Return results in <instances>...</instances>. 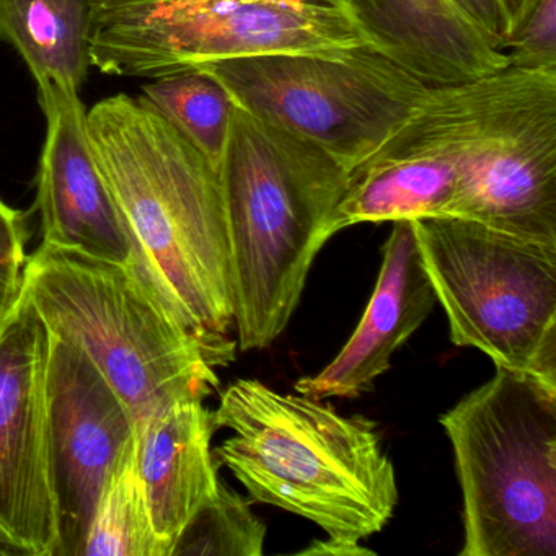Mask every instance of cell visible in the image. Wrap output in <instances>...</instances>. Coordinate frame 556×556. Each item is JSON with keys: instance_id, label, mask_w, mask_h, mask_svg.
I'll list each match as a JSON object with an SVG mask.
<instances>
[{"instance_id": "1", "label": "cell", "mask_w": 556, "mask_h": 556, "mask_svg": "<svg viewBox=\"0 0 556 556\" xmlns=\"http://www.w3.org/2000/svg\"><path fill=\"white\" fill-rule=\"evenodd\" d=\"M435 217L556 247V67L429 86L350 172L337 229Z\"/></svg>"}, {"instance_id": "2", "label": "cell", "mask_w": 556, "mask_h": 556, "mask_svg": "<svg viewBox=\"0 0 556 556\" xmlns=\"http://www.w3.org/2000/svg\"><path fill=\"white\" fill-rule=\"evenodd\" d=\"M87 132L162 298L216 367L230 363L232 260L219 170L142 97L97 103Z\"/></svg>"}, {"instance_id": "3", "label": "cell", "mask_w": 556, "mask_h": 556, "mask_svg": "<svg viewBox=\"0 0 556 556\" xmlns=\"http://www.w3.org/2000/svg\"><path fill=\"white\" fill-rule=\"evenodd\" d=\"M219 178L239 348L265 350L288 327L315 258L338 233L350 172L232 102Z\"/></svg>"}, {"instance_id": "4", "label": "cell", "mask_w": 556, "mask_h": 556, "mask_svg": "<svg viewBox=\"0 0 556 556\" xmlns=\"http://www.w3.org/2000/svg\"><path fill=\"white\" fill-rule=\"evenodd\" d=\"M213 422L232 431L216 448L217 460L255 503L353 542L392 519L395 468L376 425L364 416H343L321 400L239 379L224 390Z\"/></svg>"}, {"instance_id": "5", "label": "cell", "mask_w": 556, "mask_h": 556, "mask_svg": "<svg viewBox=\"0 0 556 556\" xmlns=\"http://www.w3.org/2000/svg\"><path fill=\"white\" fill-rule=\"evenodd\" d=\"M25 292L53 337L83 351L135 422L219 387L216 364L161 295L126 266L38 247Z\"/></svg>"}, {"instance_id": "6", "label": "cell", "mask_w": 556, "mask_h": 556, "mask_svg": "<svg viewBox=\"0 0 556 556\" xmlns=\"http://www.w3.org/2000/svg\"><path fill=\"white\" fill-rule=\"evenodd\" d=\"M464 500L460 556H556V387L496 367L439 418Z\"/></svg>"}, {"instance_id": "7", "label": "cell", "mask_w": 556, "mask_h": 556, "mask_svg": "<svg viewBox=\"0 0 556 556\" xmlns=\"http://www.w3.org/2000/svg\"><path fill=\"white\" fill-rule=\"evenodd\" d=\"M451 341L556 387V247L473 220H412Z\"/></svg>"}, {"instance_id": "8", "label": "cell", "mask_w": 556, "mask_h": 556, "mask_svg": "<svg viewBox=\"0 0 556 556\" xmlns=\"http://www.w3.org/2000/svg\"><path fill=\"white\" fill-rule=\"evenodd\" d=\"M366 47L333 0H92L90 63L155 77L211 61Z\"/></svg>"}, {"instance_id": "9", "label": "cell", "mask_w": 556, "mask_h": 556, "mask_svg": "<svg viewBox=\"0 0 556 556\" xmlns=\"http://www.w3.org/2000/svg\"><path fill=\"white\" fill-rule=\"evenodd\" d=\"M194 70L236 105L312 142L348 172L392 136L429 87L369 47L230 58Z\"/></svg>"}, {"instance_id": "10", "label": "cell", "mask_w": 556, "mask_h": 556, "mask_svg": "<svg viewBox=\"0 0 556 556\" xmlns=\"http://www.w3.org/2000/svg\"><path fill=\"white\" fill-rule=\"evenodd\" d=\"M53 334L24 291L0 321V530L25 556H54L48 470V366Z\"/></svg>"}, {"instance_id": "11", "label": "cell", "mask_w": 556, "mask_h": 556, "mask_svg": "<svg viewBox=\"0 0 556 556\" xmlns=\"http://www.w3.org/2000/svg\"><path fill=\"white\" fill-rule=\"evenodd\" d=\"M136 422L92 361L53 337L48 366V470L54 556H84L100 493L135 439Z\"/></svg>"}, {"instance_id": "12", "label": "cell", "mask_w": 556, "mask_h": 556, "mask_svg": "<svg viewBox=\"0 0 556 556\" xmlns=\"http://www.w3.org/2000/svg\"><path fill=\"white\" fill-rule=\"evenodd\" d=\"M38 102L48 123L37 177L41 243L126 266L161 295L141 247L93 157L80 96L51 87L38 90Z\"/></svg>"}, {"instance_id": "13", "label": "cell", "mask_w": 556, "mask_h": 556, "mask_svg": "<svg viewBox=\"0 0 556 556\" xmlns=\"http://www.w3.org/2000/svg\"><path fill=\"white\" fill-rule=\"evenodd\" d=\"M382 266L364 317L337 357L315 376L295 382L312 399H357L390 369L393 353L425 324L434 289L422 265L412 220L392 223Z\"/></svg>"}, {"instance_id": "14", "label": "cell", "mask_w": 556, "mask_h": 556, "mask_svg": "<svg viewBox=\"0 0 556 556\" xmlns=\"http://www.w3.org/2000/svg\"><path fill=\"white\" fill-rule=\"evenodd\" d=\"M363 38L428 86L509 66L452 0H333Z\"/></svg>"}, {"instance_id": "15", "label": "cell", "mask_w": 556, "mask_h": 556, "mask_svg": "<svg viewBox=\"0 0 556 556\" xmlns=\"http://www.w3.org/2000/svg\"><path fill=\"white\" fill-rule=\"evenodd\" d=\"M214 429L203 400H181L136 421V467L168 556L181 530L219 488L211 451Z\"/></svg>"}, {"instance_id": "16", "label": "cell", "mask_w": 556, "mask_h": 556, "mask_svg": "<svg viewBox=\"0 0 556 556\" xmlns=\"http://www.w3.org/2000/svg\"><path fill=\"white\" fill-rule=\"evenodd\" d=\"M92 0H0V41L21 54L38 90L80 96L90 63Z\"/></svg>"}, {"instance_id": "17", "label": "cell", "mask_w": 556, "mask_h": 556, "mask_svg": "<svg viewBox=\"0 0 556 556\" xmlns=\"http://www.w3.org/2000/svg\"><path fill=\"white\" fill-rule=\"evenodd\" d=\"M84 556H168L167 545L152 523L136 467L135 439L106 478Z\"/></svg>"}, {"instance_id": "18", "label": "cell", "mask_w": 556, "mask_h": 556, "mask_svg": "<svg viewBox=\"0 0 556 556\" xmlns=\"http://www.w3.org/2000/svg\"><path fill=\"white\" fill-rule=\"evenodd\" d=\"M142 92V99L219 170L232 115L226 89L203 71L185 70L155 77Z\"/></svg>"}, {"instance_id": "19", "label": "cell", "mask_w": 556, "mask_h": 556, "mask_svg": "<svg viewBox=\"0 0 556 556\" xmlns=\"http://www.w3.org/2000/svg\"><path fill=\"white\" fill-rule=\"evenodd\" d=\"M266 526L249 501L219 481L216 494L197 510L170 556H262Z\"/></svg>"}, {"instance_id": "20", "label": "cell", "mask_w": 556, "mask_h": 556, "mask_svg": "<svg viewBox=\"0 0 556 556\" xmlns=\"http://www.w3.org/2000/svg\"><path fill=\"white\" fill-rule=\"evenodd\" d=\"M504 54L509 66L556 67V0H539Z\"/></svg>"}, {"instance_id": "21", "label": "cell", "mask_w": 556, "mask_h": 556, "mask_svg": "<svg viewBox=\"0 0 556 556\" xmlns=\"http://www.w3.org/2000/svg\"><path fill=\"white\" fill-rule=\"evenodd\" d=\"M27 262L22 214L0 201V321L24 295Z\"/></svg>"}, {"instance_id": "22", "label": "cell", "mask_w": 556, "mask_h": 556, "mask_svg": "<svg viewBox=\"0 0 556 556\" xmlns=\"http://www.w3.org/2000/svg\"><path fill=\"white\" fill-rule=\"evenodd\" d=\"M496 50H506L539 0H452Z\"/></svg>"}, {"instance_id": "23", "label": "cell", "mask_w": 556, "mask_h": 556, "mask_svg": "<svg viewBox=\"0 0 556 556\" xmlns=\"http://www.w3.org/2000/svg\"><path fill=\"white\" fill-rule=\"evenodd\" d=\"M302 556H374V549L366 548L359 542L353 540L334 539L328 536L327 540H314L311 545L298 552Z\"/></svg>"}, {"instance_id": "24", "label": "cell", "mask_w": 556, "mask_h": 556, "mask_svg": "<svg viewBox=\"0 0 556 556\" xmlns=\"http://www.w3.org/2000/svg\"><path fill=\"white\" fill-rule=\"evenodd\" d=\"M25 556V553L22 552V548H18L8 535H5L2 530H0V556Z\"/></svg>"}]
</instances>
